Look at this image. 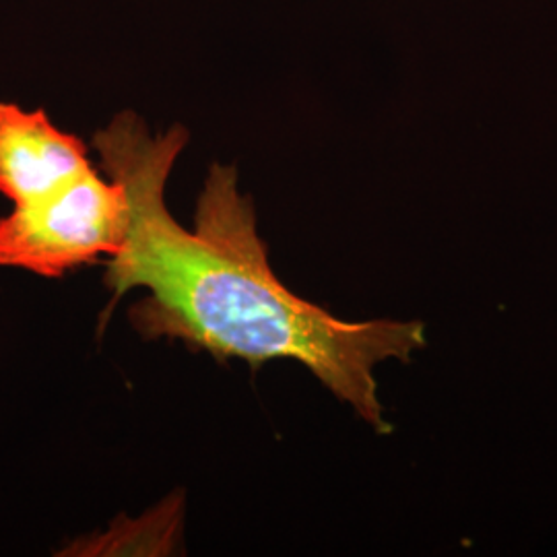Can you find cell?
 <instances>
[{
  "instance_id": "cell-3",
  "label": "cell",
  "mask_w": 557,
  "mask_h": 557,
  "mask_svg": "<svg viewBox=\"0 0 557 557\" xmlns=\"http://www.w3.org/2000/svg\"><path fill=\"white\" fill-rule=\"evenodd\" d=\"M89 165L87 145L60 131L44 110L0 101V195L15 207L40 199Z\"/></svg>"
},
{
  "instance_id": "cell-1",
  "label": "cell",
  "mask_w": 557,
  "mask_h": 557,
  "mask_svg": "<svg viewBox=\"0 0 557 557\" xmlns=\"http://www.w3.org/2000/svg\"><path fill=\"white\" fill-rule=\"evenodd\" d=\"M186 143L178 124L151 135L133 112L94 137L106 174L126 188L131 209L126 242L103 275L110 310L131 289L145 287L149 296L131 308L143 337L180 338L255 370L271 359H294L376 432H391L374 370L386 359L409 361L425 347V324L349 322L298 298L269 262L255 202L239 193L236 168H211L195 230H184L168 211L165 184Z\"/></svg>"
},
{
  "instance_id": "cell-2",
  "label": "cell",
  "mask_w": 557,
  "mask_h": 557,
  "mask_svg": "<svg viewBox=\"0 0 557 557\" xmlns=\"http://www.w3.org/2000/svg\"><path fill=\"white\" fill-rule=\"evenodd\" d=\"M128 223L126 188L89 165L0 220V267L62 277L101 257L112 259L126 242Z\"/></svg>"
}]
</instances>
